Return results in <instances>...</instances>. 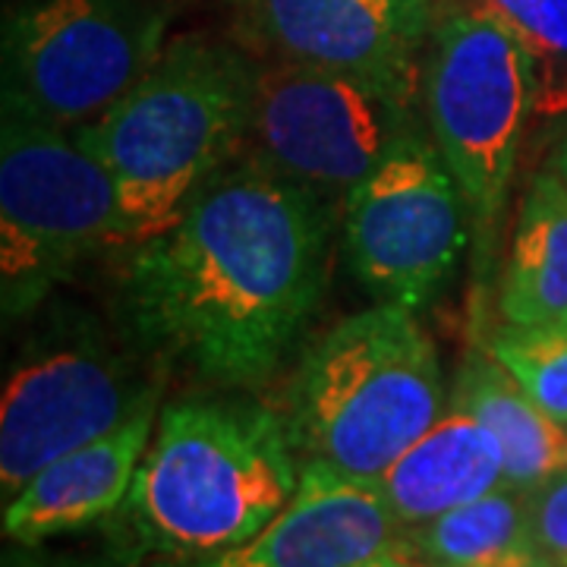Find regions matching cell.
I'll list each match as a JSON object with an SVG mask.
<instances>
[{
    "label": "cell",
    "mask_w": 567,
    "mask_h": 567,
    "mask_svg": "<svg viewBox=\"0 0 567 567\" xmlns=\"http://www.w3.org/2000/svg\"><path fill=\"white\" fill-rule=\"evenodd\" d=\"M331 199L240 155L174 227L130 249L121 316L130 344L218 388L268 382L322 303Z\"/></svg>",
    "instance_id": "cell-1"
},
{
    "label": "cell",
    "mask_w": 567,
    "mask_h": 567,
    "mask_svg": "<svg viewBox=\"0 0 567 567\" xmlns=\"http://www.w3.org/2000/svg\"><path fill=\"white\" fill-rule=\"evenodd\" d=\"M300 483L284 416L249 398H181L158 410L126 502L102 529L181 565L244 546Z\"/></svg>",
    "instance_id": "cell-2"
},
{
    "label": "cell",
    "mask_w": 567,
    "mask_h": 567,
    "mask_svg": "<svg viewBox=\"0 0 567 567\" xmlns=\"http://www.w3.org/2000/svg\"><path fill=\"white\" fill-rule=\"evenodd\" d=\"M256 80L259 63L244 48L177 35L126 99L76 130L117 183L126 249L174 227L205 183L244 155Z\"/></svg>",
    "instance_id": "cell-3"
},
{
    "label": "cell",
    "mask_w": 567,
    "mask_h": 567,
    "mask_svg": "<svg viewBox=\"0 0 567 567\" xmlns=\"http://www.w3.org/2000/svg\"><path fill=\"white\" fill-rule=\"evenodd\" d=\"M442 406L439 353L416 312L375 303L306 350L284 425L303 461L375 483L439 423Z\"/></svg>",
    "instance_id": "cell-4"
},
{
    "label": "cell",
    "mask_w": 567,
    "mask_h": 567,
    "mask_svg": "<svg viewBox=\"0 0 567 567\" xmlns=\"http://www.w3.org/2000/svg\"><path fill=\"white\" fill-rule=\"evenodd\" d=\"M126 246L121 193L76 133L3 99L0 121V309L25 322L99 249Z\"/></svg>",
    "instance_id": "cell-5"
},
{
    "label": "cell",
    "mask_w": 567,
    "mask_h": 567,
    "mask_svg": "<svg viewBox=\"0 0 567 567\" xmlns=\"http://www.w3.org/2000/svg\"><path fill=\"white\" fill-rule=\"evenodd\" d=\"M162 382L99 319L58 306L25 338L0 401L3 505L58 457L158 404Z\"/></svg>",
    "instance_id": "cell-6"
},
{
    "label": "cell",
    "mask_w": 567,
    "mask_h": 567,
    "mask_svg": "<svg viewBox=\"0 0 567 567\" xmlns=\"http://www.w3.org/2000/svg\"><path fill=\"white\" fill-rule=\"evenodd\" d=\"M420 85L429 133L464 189L473 230L488 237L536 104L533 58L505 22L457 7L429 29Z\"/></svg>",
    "instance_id": "cell-7"
},
{
    "label": "cell",
    "mask_w": 567,
    "mask_h": 567,
    "mask_svg": "<svg viewBox=\"0 0 567 567\" xmlns=\"http://www.w3.org/2000/svg\"><path fill=\"white\" fill-rule=\"evenodd\" d=\"M167 0H32L3 22V99L61 130L99 121L167 48Z\"/></svg>",
    "instance_id": "cell-8"
},
{
    "label": "cell",
    "mask_w": 567,
    "mask_h": 567,
    "mask_svg": "<svg viewBox=\"0 0 567 567\" xmlns=\"http://www.w3.org/2000/svg\"><path fill=\"white\" fill-rule=\"evenodd\" d=\"M406 99L382 82L312 66L259 63L244 155L331 203L363 183L416 130Z\"/></svg>",
    "instance_id": "cell-9"
},
{
    "label": "cell",
    "mask_w": 567,
    "mask_h": 567,
    "mask_svg": "<svg viewBox=\"0 0 567 567\" xmlns=\"http://www.w3.org/2000/svg\"><path fill=\"white\" fill-rule=\"evenodd\" d=\"M470 227L464 189L420 126L341 205L350 275L375 303L413 312L451 281L470 244Z\"/></svg>",
    "instance_id": "cell-10"
},
{
    "label": "cell",
    "mask_w": 567,
    "mask_h": 567,
    "mask_svg": "<svg viewBox=\"0 0 567 567\" xmlns=\"http://www.w3.org/2000/svg\"><path fill=\"white\" fill-rule=\"evenodd\" d=\"M237 39L271 61L312 63L382 82L416 99L425 39L398 0H234Z\"/></svg>",
    "instance_id": "cell-11"
},
{
    "label": "cell",
    "mask_w": 567,
    "mask_h": 567,
    "mask_svg": "<svg viewBox=\"0 0 567 567\" xmlns=\"http://www.w3.org/2000/svg\"><path fill=\"white\" fill-rule=\"evenodd\" d=\"M404 533L375 483L303 461L293 498L252 539L186 567H357Z\"/></svg>",
    "instance_id": "cell-12"
},
{
    "label": "cell",
    "mask_w": 567,
    "mask_h": 567,
    "mask_svg": "<svg viewBox=\"0 0 567 567\" xmlns=\"http://www.w3.org/2000/svg\"><path fill=\"white\" fill-rule=\"evenodd\" d=\"M155 420L158 404L145 406L121 429L44 466L3 505V536L13 546H39L111 520L130 495Z\"/></svg>",
    "instance_id": "cell-13"
},
{
    "label": "cell",
    "mask_w": 567,
    "mask_h": 567,
    "mask_svg": "<svg viewBox=\"0 0 567 567\" xmlns=\"http://www.w3.org/2000/svg\"><path fill=\"white\" fill-rule=\"evenodd\" d=\"M375 486L401 527H423L505 486V454L486 425L451 404L416 445L388 466Z\"/></svg>",
    "instance_id": "cell-14"
},
{
    "label": "cell",
    "mask_w": 567,
    "mask_h": 567,
    "mask_svg": "<svg viewBox=\"0 0 567 567\" xmlns=\"http://www.w3.org/2000/svg\"><path fill=\"white\" fill-rule=\"evenodd\" d=\"M451 404L476 416L498 439L505 486L533 492L567 470V425L551 420L488 350L466 357Z\"/></svg>",
    "instance_id": "cell-15"
},
{
    "label": "cell",
    "mask_w": 567,
    "mask_h": 567,
    "mask_svg": "<svg viewBox=\"0 0 567 567\" xmlns=\"http://www.w3.org/2000/svg\"><path fill=\"white\" fill-rule=\"evenodd\" d=\"M498 312L507 324H567V183L555 171L536 174L524 196Z\"/></svg>",
    "instance_id": "cell-16"
},
{
    "label": "cell",
    "mask_w": 567,
    "mask_h": 567,
    "mask_svg": "<svg viewBox=\"0 0 567 567\" xmlns=\"http://www.w3.org/2000/svg\"><path fill=\"white\" fill-rule=\"evenodd\" d=\"M404 546L429 567H529L539 558L527 492L511 486L406 529Z\"/></svg>",
    "instance_id": "cell-17"
},
{
    "label": "cell",
    "mask_w": 567,
    "mask_h": 567,
    "mask_svg": "<svg viewBox=\"0 0 567 567\" xmlns=\"http://www.w3.org/2000/svg\"><path fill=\"white\" fill-rule=\"evenodd\" d=\"M498 22L527 48L536 70L533 114H567V0H466Z\"/></svg>",
    "instance_id": "cell-18"
},
{
    "label": "cell",
    "mask_w": 567,
    "mask_h": 567,
    "mask_svg": "<svg viewBox=\"0 0 567 567\" xmlns=\"http://www.w3.org/2000/svg\"><path fill=\"white\" fill-rule=\"evenodd\" d=\"M488 353L551 420L567 425V324H502Z\"/></svg>",
    "instance_id": "cell-19"
},
{
    "label": "cell",
    "mask_w": 567,
    "mask_h": 567,
    "mask_svg": "<svg viewBox=\"0 0 567 567\" xmlns=\"http://www.w3.org/2000/svg\"><path fill=\"white\" fill-rule=\"evenodd\" d=\"M529 527L539 555L567 567V470L527 492Z\"/></svg>",
    "instance_id": "cell-20"
},
{
    "label": "cell",
    "mask_w": 567,
    "mask_h": 567,
    "mask_svg": "<svg viewBox=\"0 0 567 567\" xmlns=\"http://www.w3.org/2000/svg\"><path fill=\"white\" fill-rule=\"evenodd\" d=\"M61 567H186L174 558H167L162 551L142 548L123 536H114L104 529L102 546L89 555H70V558H58Z\"/></svg>",
    "instance_id": "cell-21"
},
{
    "label": "cell",
    "mask_w": 567,
    "mask_h": 567,
    "mask_svg": "<svg viewBox=\"0 0 567 567\" xmlns=\"http://www.w3.org/2000/svg\"><path fill=\"white\" fill-rule=\"evenodd\" d=\"M3 567H61L58 561L44 558L35 551V546H17L3 551Z\"/></svg>",
    "instance_id": "cell-22"
},
{
    "label": "cell",
    "mask_w": 567,
    "mask_h": 567,
    "mask_svg": "<svg viewBox=\"0 0 567 567\" xmlns=\"http://www.w3.org/2000/svg\"><path fill=\"white\" fill-rule=\"evenodd\" d=\"M357 567H429L423 565L420 558H413L410 551H406V546L401 548H391V551H385V555H375V558H369V561H363V565Z\"/></svg>",
    "instance_id": "cell-23"
},
{
    "label": "cell",
    "mask_w": 567,
    "mask_h": 567,
    "mask_svg": "<svg viewBox=\"0 0 567 567\" xmlns=\"http://www.w3.org/2000/svg\"><path fill=\"white\" fill-rule=\"evenodd\" d=\"M406 13L416 22H423L425 29H432V13H435V0H398Z\"/></svg>",
    "instance_id": "cell-24"
},
{
    "label": "cell",
    "mask_w": 567,
    "mask_h": 567,
    "mask_svg": "<svg viewBox=\"0 0 567 567\" xmlns=\"http://www.w3.org/2000/svg\"><path fill=\"white\" fill-rule=\"evenodd\" d=\"M551 171L567 183V130L565 136H561V142H558V148L551 152Z\"/></svg>",
    "instance_id": "cell-25"
},
{
    "label": "cell",
    "mask_w": 567,
    "mask_h": 567,
    "mask_svg": "<svg viewBox=\"0 0 567 567\" xmlns=\"http://www.w3.org/2000/svg\"><path fill=\"white\" fill-rule=\"evenodd\" d=\"M529 567H561V565H555L551 558H546V555H539V558H536V561H533V565H529Z\"/></svg>",
    "instance_id": "cell-26"
}]
</instances>
